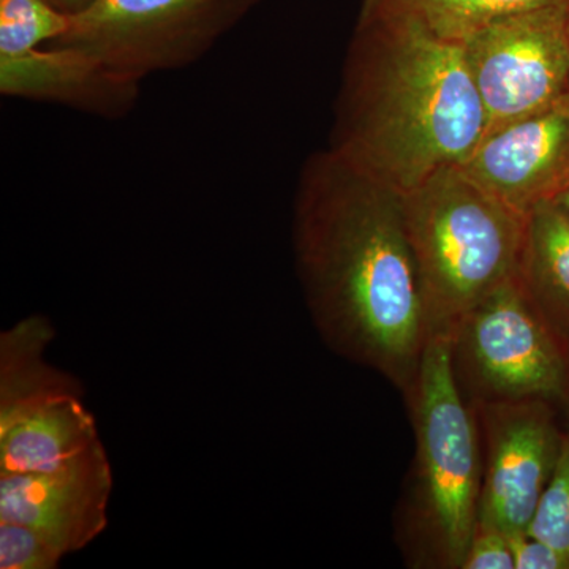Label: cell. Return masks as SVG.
Returning <instances> with one entry per match:
<instances>
[{
    "instance_id": "cell-8",
    "label": "cell",
    "mask_w": 569,
    "mask_h": 569,
    "mask_svg": "<svg viewBox=\"0 0 569 569\" xmlns=\"http://www.w3.org/2000/svg\"><path fill=\"white\" fill-rule=\"evenodd\" d=\"M471 407L482 445L478 526L523 537L559 466L568 429L563 410L541 399Z\"/></svg>"
},
{
    "instance_id": "cell-3",
    "label": "cell",
    "mask_w": 569,
    "mask_h": 569,
    "mask_svg": "<svg viewBox=\"0 0 569 569\" xmlns=\"http://www.w3.org/2000/svg\"><path fill=\"white\" fill-rule=\"evenodd\" d=\"M415 458L396 509V541L407 567L462 569L478 526L482 481L477 411L456 381L449 336L427 340L406 399Z\"/></svg>"
},
{
    "instance_id": "cell-4",
    "label": "cell",
    "mask_w": 569,
    "mask_h": 569,
    "mask_svg": "<svg viewBox=\"0 0 569 569\" xmlns=\"http://www.w3.org/2000/svg\"><path fill=\"white\" fill-rule=\"evenodd\" d=\"M429 337L451 336L482 299L515 279L527 213L501 201L460 164L402 193Z\"/></svg>"
},
{
    "instance_id": "cell-23",
    "label": "cell",
    "mask_w": 569,
    "mask_h": 569,
    "mask_svg": "<svg viewBox=\"0 0 569 569\" xmlns=\"http://www.w3.org/2000/svg\"><path fill=\"white\" fill-rule=\"evenodd\" d=\"M563 417L565 422H567V426L569 427V400L567 402V406L563 407Z\"/></svg>"
},
{
    "instance_id": "cell-14",
    "label": "cell",
    "mask_w": 569,
    "mask_h": 569,
    "mask_svg": "<svg viewBox=\"0 0 569 569\" xmlns=\"http://www.w3.org/2000/svg\"><path fill=\"white\" fill-rule=\"evenodd\" d=\"M54 337L47 318L21 320L0 336V415L48 397L82 392L81 385L44 359Z\"/></svg>"
},
{
    "instance_id": "cell-24",
    "label": "cell",
    "mask_w": 569,
    "mask_h": 569,
    "mask_svg": "<svg viewBox=\"0 0 569 569\" xmlns=\"http://www.w3.org/2000/svg\"><path fill=\"white\" fill-rule=\"evenodd\" d=\"M567 37H568V48H569V3H568V11H567Z\"/></svg>"
},
{
    "instance_id": "cell-18",
    "label": "cell",
    "mask_w": 569,
    "mask_h": 569,
    "mask_svg": "<svg viewBox=\"0 0 569 569\" xmlns=\"http://www.w3.org/2000/svg\"><path fill=\"white\" fill-rule=\"evenodd\" d=\"M62 556L37 531L17 522H0V568L56 569Z\"/></svg>"
},
{
    "instance_id": "cell-17",
    "label": "cell",
    "mask_w": 569,
    "mask_h": 569,
    "mask_svg": "<svg viewBox=\"0 0 569 569\" xmlns=\"http://www.w3.org/2000/svg\"><path fill=\"white\" fill-rule=\"evenodd\" d=\"M527 535L556 549L569 568V427L559 466L539 501L537 515Z\"/></svg>"
},
{
    "instance_id": "cell-13",
    "label": "cell",
    "mask_w": 569,
    "mask_h": 569,
    "mask_svg": "<svg viewBox=\"0 0 569 569\" xmlns=\"http://www.w3.org/2000/svg\"><path fill=\"white\" fill-rule=\"evenodd\" d=\"M516 280L569 353V213L556 201L527 212Z\"/></svg>"
},
{
    "instance_id": "cell-10",
    "label": "cell",
    "mask_w": 569,
    "mask_h": 569,
    "mask_svg": "<svg viewBox=\"0 0 569 569\" xmlns=\"http://www.w3.org/2000/svg\"><path fill=\"white\" fill-rule=\"evenodd\" d=\"M460 167L516 211L556 201L569 189V93L486 134Z\"/></svg>"
},
{
    "instance_id": "cell-2",
    "label": "cell",
    "mask_w": 569,
    "mask_h": 569,
    "mask_svg": "<svg viewBox=\"0 0 569 569\" xmlns=\"http://www.w3.org/2000/svg\"><path fill=\"white\" fill-rule=\"evenodd\" d=\"M486 130L462 44L406 14L362 2L328 149L406 193L441 168L466 162Z\"/></svg>"
},
{
    "instance_id": "cell-22",
    "label": "cell",
    "mask_w": 569,
    "mask_h": 569,
    "mask_svg": "<svg viewBox=\"0 0 569 569\" xmlns=\"http://www.w3.org/2000/svg\"><path fill=\"white\" fill-rule=\"evenodd\" d=\"M556 203H559L569 213V189L557 198Z\"/></svg>"
},
{
    "instance_id": "cell-1",
    "label": "cell",
    "mask_w": 569,
    "mask_h": 569,
    "mask_svg": "<svg viewBox=\"0 0 569 569\" xmlns=\"http://www.w3.org/2000/svg\"><path fill=\"white\" fill-rule=\"evenodd\" d=\"M296 271L336 353L413 391L429 328L402 193L331 149L307 157L293 208Z\"/></svg>"
},
{
    "instance_id": "cell-6",
    "label": "cell",
    "mask_w": 569,
    "mask_h": 569,
    "mask_svg": "<svg viewBox=\"0 0 569 569\" xmlns=\"http://www.w3.org/2000/svg\"><path fill=\"white\" fill-rule=\"evenodd\" d=\"M260 0H93L61 39L127 80L183 69L203 58Z\"/></svg>"
},
{
    "instance_id": "cell-21",
    "label": "cell",
    "mask_w": 569,
    "mask_h": 569,
    "mask_svg": "<svg viewBox=\"0 0 569 569\" xmlns=\"http://www.w3.org/2000/svg\"><path fill=\"white\" fill-rule=\"evenodd\" d=\"M56 9L61 10L66 14H77L80 11L88 9L93 0H47Z\"/></svg>"
},
{
    "instance_id": "cell-19",
    "label": "cell",
    "mask_w": 569,
    "mask_h": 569,
    "mask_svg": "<svg viewBox=\"0 0 569 569\" xmlns=\"http://www.w3.org/2000/svg\"><path fill=\"white\" fill-rule=\"evenodd\" d=\"M462 569H516L512 538L492 527L477 526Z\"/></svg>"
},
{
    "instance_id": "cell-11",
    "label": "cell",
    "mask_w": 569,
    "mask_h": 569,
    "mask_svg": "<svg viewBox=\"0 0 569 569\" xmlns=\"http://www.w3.org/2000/svg\"><path fill=\"white\" fill-rule=\"evenodd\" d=\"M140 84L86 52L61 44L0 56L3 96L67 104L100 118L126 116L137 103Z\"/></svg>"
},
{
    "instance_id": "cell-12",
    "label": "cell",
    "mask_w": 569,
    "mask_h": 569,
    "mask_svg": "<svg viewBox=\"0 0 569 569\" xmlns=\"http://www.w3.org/2000/svg\"><path fill=\"white\" fill-rule=\"evenodd\" d=\"M99 441L82 392L29 403L0 415V477L52 470Z\"/></svg>"
},
{
    "instance_id": "cell-20",
    "label": "cell",
    "mask_w": 569,
    "mask_h": 569,
    "mask_svg": "<svg viewBox=\"0 0 569 569\" xmlns=\"http://www.w3.org/2000/svg\"><path fill=\"white\" fill-rule=\"evenodd\" d=\"M516 569H569L567 561L546 542L523 535L512 538Z\"/></svg>"
},
{
    "instance_id": "cell-15",
    "label": "cell",
    "mask_w": 569,
    "mask_h": 569,
    "mask_svg": "<svg viewBox=\"0 0 569 569\" xmlns=\"http://www.w3.org/2000/svg\"><path fill=\"white\" fill-rule=\"evenodd\" d=\"M421 22L440 39L462 44L468 37L507 14L563 0H365Z\"/></svg>"
},
{
    "instance_id": "cell-16",
    "label": "cell",
    "mask_w": 569,
    "mask_h": 569,
    "mask_svg": "<svg viewBox=\"0 0 569 569\" xmlns=\"http://www.w3.org/2000/svg\"><path fill=\"white\" fill-rule=\"evenodd\" d=\"M70 14L47 0H0V56L47 47L61 39Z\"/></svg>"
},
{
    "instance_id": "cell-7",
    "label": "cell",
    "mask_w": 569,
    "mask_h": 569,
    "mask_svg": "<svg viewBox=\"0 0 569 569\" xmlns=\"http://www.w3.org/2000/svg\"><path fill=\"white\" fill-rule=\"evenodd\" d=\"M568 3L516 11L463 41L467 69L485 108L486 134L569 93Z\"/></svg>"
},
{
    "instance_id": "cell-5",
    "label": "cell",
    "mask_w": 569,
    "mask_h": 569,
    "mask_svg": "<svg viewBox=\"0 0 569 569\" xmlns=\"http://www.w3.org/2000/svg\"><path fill=\"white\" fill-rule=\"evenodd\" d=\"M456 381L470 406L541 399L567 406L569 353L511 279L449 336Z\"/></svg>"
},
{
    "instance_id": "cell-9",
    "label": "cell",
    "mask_w": 569,
    "mask_h": 569,
    "mask_svg": "<svg viewBox=\"0 0 569 569\" xmlns=\"http://www.w3.org/2000/svg\"><path fill=\"white\" fill-rule=\"evenodd\" d=\"M111 463L102 441L48 471L0 477V522L29 527L62 557L108 526Z\"/></svg>"
}]
</instances>
